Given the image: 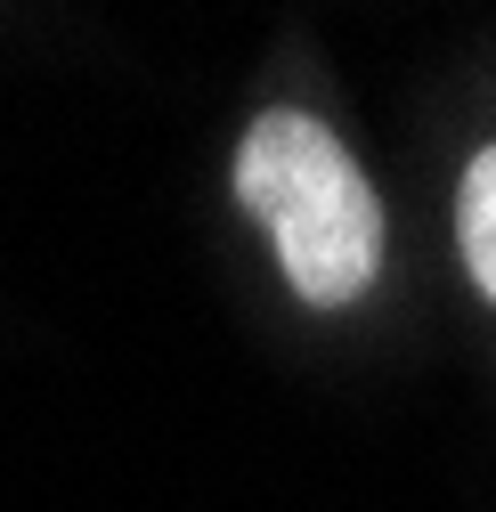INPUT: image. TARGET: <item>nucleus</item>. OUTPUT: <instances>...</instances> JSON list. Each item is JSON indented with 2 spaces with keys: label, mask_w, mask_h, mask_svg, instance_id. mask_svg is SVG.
Returning <instances> with one entry per match:
<instances>
[{
  "label": "nucleus",
  "mask_w": 496,
  "mask_h": 512,
  "mask_svg": "<svg viewBox=\"0 0 496 512\" xmlns=\"http://www.w3.org/2000/svg\"><path fill=\"white\" fill-rule=\"evenodd\" d=\"M236 204L309 309H350L383 269V204L358 155L301 106H269L236 147Z\"/></svg>",
  "instance_id": "nucleus-1"
},
{
  "label": "nucleus",
  "mask_w": 496,
  "mask_h": 512,
  "mask_svg": "<svg viewBox=\"0 0 496 512\" xmlns=\"http://www.w3.org/2000/svg\"><path fill=\"white\" fill-rule=\"evenodd\" d=\"M456 252H464L472 285L496 301V147H480L464 163V187H456Z\"/></svg>",
  "instance_id": "nucleus-2"
}]
</instances>
